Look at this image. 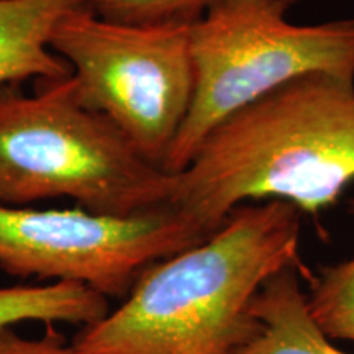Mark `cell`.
Returning a JSON list of instances; mask_svg holds the SVG:
<instances>
[{"instance_id":"cell-1","label":"cell","mask_w":354,"mask_h":354,"mask_svg":"<svg viewBox=\"0 0 354 354\" xmlns=\"http://www.w3.org/2000/svg\"><path fill=\"white\" fill-rule=\"evenodd\" d=\"M169 207L207 236L245 203L318 214L354 183V82L300 77L218 123L179 172Z\"/></svg>"},{"instance_id":"cell-8","label":"cell","mask_w":354,"mask_h":354,"mask_svg":"<svg viewBox=\"0 0 354 354\" xmlns=\"http://www.w3.org/2000/svg\"><path fill=\"white\" fill-rule=\"evenodd\" d=\"M250 312L254 328L236 354H346L310 317L297 266L266 281L254 295Z\"/></svg>"},{"instance_id":"cell-6","label":"cell","mask_w":354,"mask_h":354,"mask_svg":"<svg viewBox=\"0 0 354 354\" xmlns=\"http://www.w3.org/2000/svg\"><path fill=\"white\" fill-rule=\"evenodd\" d=\"M207 236L171 207L131 216L0 203V268L125 299L146 269Z\"/></svg>"},{"instance_id":"cell-2","label":"cell","mask_w":354,"mask_h":354,"mask_svg":"<svg viewBox=\"0 0 354 354\" xmlns=\"http://www.w3.org/2000/svg\"><path fill=\"white\" fill-rule=\"evenodd\" d=\"M300 214L281 201L238 207L201 245L146 269L71 343L84 354H236L254 328V295L299 263Z\"/></svg>"},{"instance_id":"cell-3","label":"cell","mask_w":354,"mask_h":354,"mask_svg":"<svg viewBox=\"0 0 354 354\" xmlns=\"http://www.w3.org/2000/svg\"><path fill=\"white\" fill-rule=\"evenodd\" d=\"M176 183L79 100L73 74L39 81L33 94L0 87V203L68 197L92 214L131 216L169 207Z\"/></svg>"},{"instance_id":"cell-7","label":"cell","mask_w":354,"mask_h":354,"mask_svg":"<svg viewBox=\"0 0 354 354\" xmlns=\"http://www.w3.org/2000/svg\"><path fill=\"white\" fill-rule=\"evenodd\" d=\"M87 0H0V87L59 81L71 66L51 50L56 26Z\"/></svg>"},{"instance_id":"cell-4","label":"cell","mask_w":354,"mask_h":354,"mask_svg":"<svg viewBox=\"0 0 354 354\" xmlns=\"http://www.w3.org/2000/svg\"><path fill=\"white\" fill-rule=\"evenodd\" d=\"M284 0H220L190 25L196 88L162 169L179 174L230 115L300 77L354 82V17L323 24L287 20Z\"/></svg>"},{"instance_id":"cell-10","label":"cell","mask_w":354,"mask_h":354,"mask_svg":"<svg viewBox=\"0 0 354 354\" xmlns=\"http://www.w3.org/2000/svg\"><path fill=\"white\" fill-rule=\"evenodd\" d=\"M307 305L326 338L354 342V258L323 268L307 294Z\"/></svg>"},{"instance_id":"cell-9","label":"cell","mask_w":354,"mask_h":354,"mask_svg":"<svg viewBox=\"0 0 354 354\" xmlns=\"http://www.w3.org/2000/svg\"><path fill=\"white\" fill-rule=\"evenodd\" d=\"M109 313V300L76 282L0 287V330L21 322L87 326Z\"/></svg>"},{"instance_id":"cell-11","label":"cell","mask_w":354,"mask_h":354,"mask_svg":"<svg viewBox=\"0 0 354 354\" xmlns=\"http://www.w3.org/2000/svg\"><path fill=\"white\" fill-rule=\"evenodd\" d=\"M220 0H87L102 19L136 25H192ZM297 3L299 0H284Z\"/></svg>"},{"instance_id":"cell-5","label":"cell","mask_w":354,"mask_h":354,"mask_svg":"<svg viewBox=\"0 0 354 354\" xmlns=\"http://www.w3.org/2000/svg\"><path fill=\"white\" fill-rule=\"evenodd\" d=\"M51 50L73 69L79 100L162 169L196 88L190 25L123 24L86 3L59 21Z\"/></svg>"},{"instance_id":"cell-12","label":"cell","mask_w":354,"mask_h":354,"mask_svg":"<svg viewBox=\"0 0 354 354\" xmlns=\"http://www.w3.org/2000/svg\"><path fill=\"white\" fill-rule=\"evenodd\" d=\"M0 354H84L48 325L41 338H26L12 328L0 330Z\"/></svg>"}]
</instances>
